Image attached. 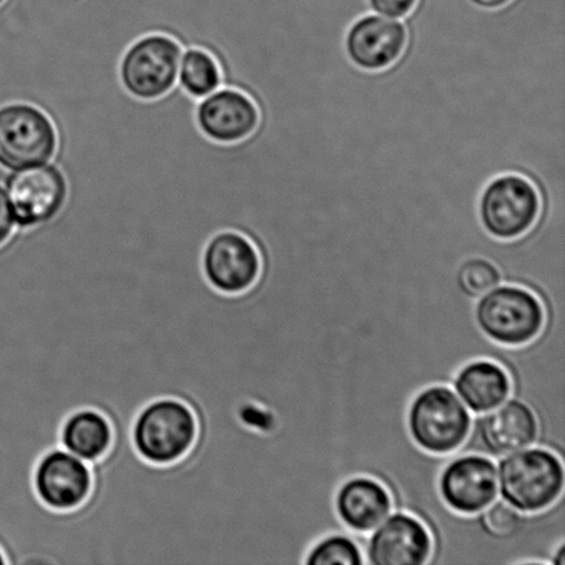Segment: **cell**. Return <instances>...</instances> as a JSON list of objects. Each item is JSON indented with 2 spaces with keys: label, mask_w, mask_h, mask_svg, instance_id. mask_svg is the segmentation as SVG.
I'll list each match as a JSON object with an SVG mask.
<instances>
[{
  "label": "cell",
  "mask_w": 565,
  "mask_h": 565,
  "mask_svg": "<svg viewBox=\"0 0 565 565\" xmlns=\"http://www.w3.org/2000/svg\"><path fill=\"white\" fill-rule=\"evenodd\" d=\"M498 494L522 513H539L565 491L564 459L533 446L498 459Z\"/></svg>",
  "instance_id": "cell-1"
},
{
  "label": "cell",
  "mask_w": 565,
  "mask_h": 565,
  "mask_svg": "<svg viewBox=\"0 0 565 565\" xmlns=\"http://www.w3.org/2000/svg\"><path fill=\"white\" fill-rule=\"evenodd\" d=\"M473 414L451 386L431 385L409 403L407 428L420 450L450 456L467 440Z\"/></svg>",
  "instance_id": "cell-2"
},
{
  "label": "cell",
  "mask_w": 565,
  "mask_h": 565,
  "mask_svg": "<svg viewBox=\"0 0 565 565\" xmlns=\"http://www.w3.org/2000/svg\"><path fill=\"white\" fill-rule=\"evenodd\" d=\"M196 436L195 414L173 397L148 403L131 426V441L138 456L158 467L179 462L191 451Z\"/></svg>",
  "instance_id": "cell-3"
},
{
  "label": "cell",
  "mask_w": 565,
  "mask_h": 565,
  "mask_svg": "<svg viewBox=\"0 0 565 565\" xmlns=\"http://www.w3.org/2000/svg\"><path fill=\"white\" fill-rule=\"evenodd\" d=\"M475 320L491 341L503 347H524L540 337L545 309L529 288L500 285L476 299Z\"/></svg>",
  "instance_id": "cell-4"
},
{
  "label": "cell",
  "mask_w": 565,
  "mask_h": 565,
  "mask_svg": "<svg viewBox=\"0 0 565 565\" xmlns=\"http://www.w3.org/2000/svg\"><path fill=\"white\" fill-rule=\"evenodd\" d=\"M542 199L527 177L501 174L487 182L478 201L481 226L497 241H516L530 234L541 217Z\"/></svg>",
  "instance_id": "cell-5"
},
{
  "label": "cell",
  "mask_w": 565,
  "mask_h": 565,
  "mask_svg": "<svg viewBox=\"0 0 565 565\" xmlns=\"http://www.w3.org/2000/svg\"><path fill=\"white\" fill-rule=\"evenodd\" d=\"M539 436L540 425L533 408L516 397H509L501 406L475 415L467 440L454 457L479 454L498 461L509 454L535 446Z\"/></svg>",
  "instance_id": "cell-6"
},
{
  "label": "cell",
  "mask_w": 565,
  "mask_h": 565,
  "mask_svg": "<svg viewBox=\"0 0 565 565\" xmlns=\"http://www.w3.org/2000/svg\"><path fill=\"white\" fill-rule=\"evenodd\" d=\"M57 148L52 120L31 105L0 108V164L19 171L46 164Z\"/></svg>",
  "instance_id": "cell-7"
},
{
  "label": "cell",
  "mask_w": 565,
  "mask_h": 565,
  "mask_svg": "<svg viewBox=\"0 0 565 565\" xmlns=\"http://www.w3.org/2000/svg\"><path fill=\"white\" fill-rule=\"evenodd\" d=\"M180 63L179 43L163 35L147 36L132 44L121 61V82L132 96L157 99L174 87Z\"/></svg>",
  "instance_id": "cell-8"
},
{
  "label": "cell",
  "mask_w": 565,
  "mask_h": 565,
  "mask_svg": "<svg viewBox=\"0 0 565 565\" xmlns=\"http://www.w3.org/2000/svg\"><path fill=\"white\" fill-rule=\"evenodd\" d=\"M32 484L44 507L57 512L75 511L90 495L92 467L63 447L53 448L39 459Z\"/></svg>",
  "instance_id": "cell-9"
},
{
  "label": "cell",
  "mask_w": 565,
  "mask_h": 565,
  "mask_svg": "<svg viewBox=\"0 0 565 565\" xmlns=\"http://www.w3.org/2000/svg\"><path fill=\"white\" fill-rule=\"evenodd\" d=\"M439 494L447 508L459 514L484 511L498 498V470L494 459L479 454L456 456L443 467Z\"/></svg>",
  "instance_id": "cell-10"
},
{
  "label": "cell",
  "mask_w": 565,
  "mask_h": 565,
  "mask_svg": "<svg viewBox=\"0 0 565 565\" xmlns=\"http://www.w3.org/2000/svg\"><path fill=\"white\" fill-rule=\"evenodd\" d=\"M204 278L215 290L241 294L256 285L262 274L258 248L239 232L215 235L202 254Z\"/></svg>",
  "instance_id": "cell-11"
},
{
  "label": "cell",
  "mask_w": 565,
  "mask_h": 565,
  "mask_svg": "<svg viewBox=\"0 0 565 565\" xmlns=\"http://www.w3.org/2000/svg\"><path fill=\"white\" fill-rule=\"evenodd\" d=\"M434 540L413 514L391 513L365 542L364 561L370 565H428Z\"/></svg>",
  "instance_id": "cell-12"
},
{
  "label": "cell",
  "mask_w": 565,
  "mask_h": 565,
  "mask_svg": "<svg viewBox=\"0 0 565 565\" xmlns=\"http://www.w3.org/2000/svg\"><path fill=\"white\" fill-rule=\"evenodd\" d=\"M6 193L15 225L31 228L57 215L65 202L66 182L54 166H35L10 175Z\"/></svg>",
  "instance_id": "cell-13"
},
{
  "label": "cell",
  "mask_w": 565,
  "mask_h": 565,
  "mask_svg": "<svg viewBox=\"0 0 565 565\" xmlns=\"http://www.w3.org/2000/svg\"><path fill=\"white\" fill-rule=\"evenodd\" d=\"M408 41L403 20L369 13L354 21L345 35L348 58L359 70L379 72L401 60Z\"/></svg>",
  "instance_id": "cell-14"
},
{
  "label": "cell",
  "mask_w": 565,
  "mask_h": 565,
  "mask_svg": "<svg viewBox=\"0 0 565 565\" xmlns=\"http://www.w3.org/2000/svg\"><path fill=\"white\" fill-rule=\"evenodd\" d=\"M198 121L204 135L212 140L234 143L247 140L257 131L262 115L252 97L226 88L210 94L199 105Z\"/></svg>",
  "instance_id": "cell-15"
},
{
  "label": "cell",
  "mask_w": 565,
  "mask_h": 565,
  "mask_svg": "<svg viewBox=\"0 0 565 565\" xmlns=\"http://www.w3.org/2000/svg\"><path fill=\"white\" fill-rule=\"evenodd\" d=\"M334 507L341 522L360 539H367L393 511L390 491L369 476H354L343 481L337 491Z\"/></svg>",
  "instance_id": "cell-16"
},
{
  "label": "cell",
  "mask_w": 565,
  "mask_h": 565,
  "mask_svg": "<svg viewBox=\"0 0 565 565\" xmlns=\"http://www.w3.org/2000/svg\"><path fill=\"white\" fill-rule=\"evenodd\" d=\"M452 390L470 413L479 415L501 406L512 396V381L501 364L478 359L458 371Z\"/></svg>",
  "instance_id": "cell-17"
},
{
  "label": "cell",
  "mask_w": 565,
  "mask_h": 565,
  "mask_svg": "<svg viewBox=\"0 0 565 565\" xmlns=\"http://www.w3.org/2000/svg\"><path fill=\"white\" fill-rule=\"evenodd\" d=\"M113 443V426L104 414L94 408L76 409L61 428V447L87 463L107 456Z\"/></svg>",
  "instance_id": "cell-18"
},
{
  "label": "cell",
  "mask_w": 565,
  "mask_h": 565,
  "mask_svg": "<svg viewBox=\"0 0 565 565\" xmlns=\"http://www.w3.org/2000/svg\"><path fill=\"white\" fill-rule=\"evenodd\" d=\"M181 86L191 96L202 98L217 90L221 71L212 55L203 50L192 49L182 57L180 68Z\"/></svg>",
  "instance_id": "cell-19"
},
{
  "label": "cell",
  "mask_w": 565,
  "mask_h": 565,
  "mask_svg": "<svg viewBox=\"0 0 565 565\" xmlns=\"http://www.w3.org/2000/svg\"><path fill=\"white\" fill-rule=\"evenodd\" d=\"M358 541L347 534H330L310 547L303 565H364Z\"/></svg>",
  "instance_id": "cell-20"
},
{
  "label": "cell",
  "mask_w": 565,
  "mask_h": 565,
  "mask_svg": "<svg viewBox=\"0 0 565 565\" xmlns=\"http://www.w3.org/2000/svg\"><path fill=\"white\" fill-rule=\"evenodd\" d=\"M457 286L470 299H479L486 292L502 285L500 269L490 259L470 257L459 265L457 270Z\"/></svg>",
  "instance_id": "cell-21"
},
{
  "label": "cell",
  "mask_w": 565,
  "mask_h": 565,
  "mask_svg": "<svg viewBox=\"0 0 565 565\" xmlns=\"http://www.w3.org/2000/svg\"><path fill=\"white\" fill-rule=\"evenodd\" d=\"M371 13L393 20H404L412 14L418 0H367Z\"/></svg>",
  "instance_id": "cell-22"
},
{
  "label": "cell",
  "mask_w": 565,
  "mask_h": 565,
  "mask_svg": "<svg viewBox=\"0 0 565 565\" xmlns=\"http://www.w3.org/2000/svg\"><path fill=\"white\" fill-rule=\"evenodd\" d=\"M15 226L14 215L11 212L8 193L0 188V248L9 242Z\"/></svg>",
  "instance_id": "cell-23"
},
{
  "label": "cell",
  "mask_w": 565,
  "mask_h": 565,
  "mask_svg": "<svg viewBox=\"0 0 565 565\" xmlns=\"http://www.w3.org/2000/svg\"><path fill=\"white\" fill-rule=\"evenodd\" d=\"M470 3L478 6L480 9L497 10L512 2V0H469Z\"/></svg>",
  "instance_id": "cell-24"
},
{
  "label": "cell",
  "mask_w": 565,
  "mask_h": 565,
  "mask_svg": "<svg viewBox=\"0 0 565 565\" xmlns=\"http://www.w3.org/2000/svg\"><path fill=\"white\" fill-rule=\"evenodd\" d=\"M552 565H565V542L557 547L555 555H553Z\"/></svg>",
  "instance_id": "cell-25"
},
{
  "label": "cell",
  "mask_w": 565,
  "mask_h": 565,
  "mask_svg": "<svg viewBox=\"0 0 565 565\" xmlns=\"http://www.w3.org/2000/svg\"><path fill=\"white\" fill-rule=\"evenodd\" d=\"M0 565H8V561H6V556L2 550H0Z\"/></svg>",
  "instance_id": "cell-26"
},
{
  "label": "cell",
  "mask_w": 565,
  "mask_h": 565,
  "mask_svg": "<svg viewBox=\"0 0 565 565\" xmlns=\"http://www.w3.org/2000/svg\"><path fill=\"white\" fill-rule=\"evenodd\" d=\"M4 2V0H0V4H2Z\"/></svg>",
  "instance_id": "cell-27"
}]
</instances>
